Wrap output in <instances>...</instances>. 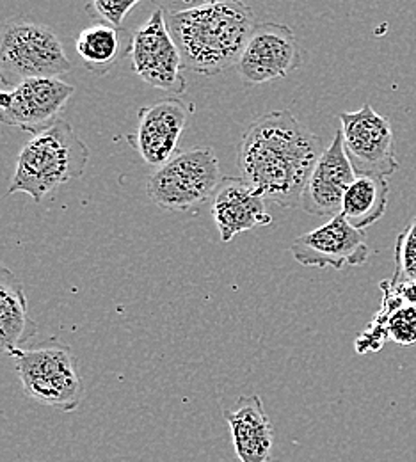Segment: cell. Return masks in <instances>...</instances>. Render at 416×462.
Listing matches in <instances>:
<instances>
[{
  "label": "cell",
  "mask_w": 416,
  "mask_h": 462,
  "mask_svg": "<svg viewBox=\"0 0 416 462\" xmlns=\"http://www.w3.org/2000/svg\"><path fill=\"white\" fill-rule=\"evenodd\" d=\"M36 333L38 324L29 315L23 283L0 265V354L16 357Z\"/></svg>",
  "instance_id": "obj_16"
},
{
  "label": "cell",
  "mask_w": 416,
  "mask_h": 462,
  "mask_svg": "<svg viewBox=\"0 0 416 462\" xmlns=\"http://www.w3.org/2000/svg\"><path fill=\"white\" fill-rule=\"evenodd\" d=\"M234 448L240 462H269L274 430L258 395L240 397L234 407L225 409Z\"/></svg>",
  "instance_id": "obj_15"
},
{
  "label": "cell",
  "mask_w": 416,
  "mask_h": 462,
  "mask_svg": "<svg viewBox=\"0 0 416 462\" xmlns=\"http://www.w3.org/2000/svg\"><path fill=\"white\" fill-rule=\"evenodd\" d=\"M60 36L23 16L0 27V84L11 89L31 79H60L71 71Z\"/></svg>",
  "instance_id": "obj_4"
},
{
  "label": "cell",
  "mask_w": 416,
  "mask_h": 462,
  "mask_svg": "<svg viewBox=\"0 0 416 462\" xmlns=\"http://www.w3.org/2000/svg\"><path fill=\"white\" fill-rule=\"evenodd\" d=\"M340 132L346 155L356 176L388 178L399 171L390 119L365 104L355 113H342Z\"/></svg>",
  "instance_id": "obj_7"
},
{
  "label": "cell",
  "mask_w": 416,
  "mask_h": 462,
  "mask_svg": "<svg viewBox=\"0 0 416 462\" xmlns=\"http://www.w3.org/2000/svg\"><path fill=\"white\" fill-rule=\"evenodd\" d=\"M221 183L219 159L214 148L201 146L177 153L148 178L150 199L164 208L185 212L214 196Z\"/></svg>",
  "instance_id": "obj_6"
},
{
  "label": "cell",
  "mask_w": 416,
  "mask_h": 462,
  "mask_svg": "<svg viewBox=\"0 0 416 462\" xmlns=\"http://www.w3.org/2000/svg\"><path fill=\"white\" fill-rule=\"evenodd\" d=\"M73 93V86L60 79H31L0 89V123L40 135L60 121Z\"/></svg>",
  "instance_id": "obj_9"
},
{
  "label": "cell",
  "mask_w": 416,
  "mask_h": 462,
  "mask_svg": "<svg viewBox=\"0 0 416 462\" xmlns=\"http://www.w3.org/2000/svg\"><path fill=\"white\" fill-rule=\"evenodd\" d=\"M192 113L194 106L179 98H166L141 107L137 113V134L128 139L148 166L161 168L177 155L180 135Z\"/></svg>",
  "instance_id": "obj_12"
},
{
  "label": "cell",
  "mask_w": 416,
  "mask_h": 462,
  "mask_svg": "<svg viewBox=\"0 0 416 462\" xmlns=\"http://www.w3.org/2000/svg\"><path fill=\"white\" fill-rule=\"evenodd\" d=\"M291 251L296 262L304 267L335 271L359 267L366 263L370 254L366 233L355 228L342 214L298 236Z\"/></svg>",
  "instance_id": "obj_11"
},
{
  "label": "cell",
  "mask_w": 416,
  "mask_h": 462,
  "mask_svg": "<svg viewBox=\"0 0 416 462\" xmlns=\"http://www.w3.org/2000/svg\"><path fill=\"white\" fill-rule=\"evenodd\" d=\"M381 291L392 297L399 306H416V283H393L392 280L381 282Z\"/></svg>",
  "instance_id": "obj_21"
},
{
  "label": "cell",
  "mask_w": 416,
  "mask_h": 462,
  "mask_svg": "<svg viewBox=\"0 0 416 462\" xmlns=\"http://www.w3.org/2000/svg\"><path fill=\"white\" fill-rule=\"evenodd\" d=\"M393 283H416V216L399 233L395 242Z\"/></svg>",
  "instance_id": "obj_19"
},
{
  "label": "cell",
  "mask_w": 416,
  "mask_h": 462,
  "mask_svg": "<svg viewBox=\"0 0 416 462\" xmlns=\"http://www.w3.org/2000/svg\"><path fill=\"white\" fill-rule=\"evenodd\" d=\"M183 68L214 77L238 62L254 29L253 9L244 2H203L166 13Z\"/></svg>",
  "instance_id": "obj_2"
},
{
  "label": "cell",
  "mask_w": 416,
  "mask_h": 462,
  "mask_svg": "<svg viewBox=\"0 0 416 462\" xmlns=\"http://www.w3.org/2000/svg\"><path fill=\"white\" fill-rule=\"evenodd\" d=\"M89 162V148L73 126L60 121L34 135L20 152L7 194L23 192L42 203L54 189L80 178Z\"/></svg>",
  "instance_id": "obj_3"
},
{
  "label": "cell",
  "mask_w": 416,
  "mask_h": 462,
  "mask_svg": "<svg viewBox=\"0 0 416 462\" xmlns=\"http://www.w3.org/2000/svg\"><path fill=\"white\" fill-rule=\"evenodd\" d=\"M139 2L137 0H130V2H113V0H95L89 7H93L97 11V16L100 20H104L106 25H111L115 29H119L125 16L137 7Z\"/></svg>",
  "instance_id": "obj_20"
},
{
  "label": "cell",
  "mask_w": 416,
  "mask_h": 462,
  "mask_svg": "<svg viewBox=\"0 0 416 462\" xmlns=\"http://www.w3.org/2000/svg\"><path fill=\"white\" fill-rule=\"evenodd\" d=\"M302 64L298 38L285 23H256L238 59V73L249 84L283 79Z\"/></svg>",
  "instance_id": "obj_10"
},
{
  "label": "cell",
  "mask_w": 416,
  "mask_h": 462,
  "mask_svg": "<svg viewBox=\"0 0 416 462\" xmlns=\"http://www.w3.org/2000/svg\"><path fill=\"white\" fill-rule=\"evenodd\" d=\"M75 49L88 71L106 75L118 62L121 54L119 29L106 23L89 25L80 31Z\"/></svg>",
  "instance_id": "obj_18"
},
{
  "label": "cell",
  "mask_w": 416,
  "mask_h": 462,
  "mask_svg": "<svg viewBox=\"0 0 416 462\" xmlns=\"http://www.w3.org/2000/svg\"><path fill=\"white\" fill-rule=\"evenodd\" d=\"M128 56L134 71L150 86L171 95L187 91V79L181 73L183 60L170 34L166 9L157 7L146 23L134 32Z\"/></svg>",
  "instance_id": "obj_8"
},
{
  "label": "cell",
  "mask_w": 416,
  "mask_h": 462,
  "mask_svg": "<svg viewBox=\"0 0 416 462\" xmlns=\"http://www.w3.org/2000/svg\"><path fill=\"white\" fill-rule=\"evenodd\" d=\"M14 359L23 393L29 399L62 412L80 407L86 390L71 346L49 338L38 346H25Z\"/></svg>",
  "instance_id": "obj_5"
},
{
  "label": "cell",
  "mask_w": 416,
  "mask_h": 462,
  "mask_svg": "<svg viewBox=\"0 0 416 462\" xmlns=\"http://www.w3.org/2000/svg\"><path fill=\"white\" fill-rule=\"evenodd\" d=\"M212 217L221 235V242L273 225V216L265 208V199L256 194L240 176H225L212 198Z\"/></svg>",
  "instance_id": "obj_14"
},
{
  "label": "cell",
  "mask_w": 416,
  "mask_h": 462,
  "mask_svg": "<svg viewBox=\"0 0 416 462\" xmlns=\"http://www.w3.org/2000/svg\"><path fill=\"white\" fill-rule=\"evenodd\" d=\"M388 178L356 176L342 201V216L357 230H366L377 223L388 208Z\"/></svg>",
  "instance_id": "obj_17"
},
{
  "label": "cell",
  "mask_w": 416,
  "mask_h": 462,
  "mask_svg": "<svg viewBox=\"0 0 416 462\" xmlns=\"http://www.w3.org/2000/svg\"><path fill=\"white\" fill-rule=\"evenodd\" d=\"M355 180L356 173L346 155L344 137L338 128L310 174L300 198V208L319 217L333 219L340 216L344 196Z\"/></svg>",
  "instance_id": "obj_13"
},
{
  "label": "cell",
  "mask_w": 416,
  "mask_h": 462,
  "mask_svg": "<svg viewBox=\"0 0 416 462\" xmlns=\"http://www.w3.org/2000/svg\"><path fill=\"white\" fill-rule=\"evenodd\" d=\"M322 152L320 137L291 111H273L254 119L238 143L240 178L263 199L294 208Z\"/></svg>",
  "instance_id": "obj_1"
}]
</instances>
